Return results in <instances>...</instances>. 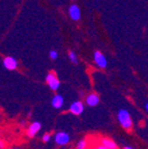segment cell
Wrapping results in <instances>:
<instances>
[{"label": "cell", "instance_id": "cell-21", "mask_svg": "<svg viewBox=\"0 0 148 149\" xmlns=\"http://www.w3.org/2000/svg\"><path fill=\"white\" fill-rule=\"evenodd\" d=\"M15 149H19V148H15Z\"/></svg>", "mask_w": 148, "mask_h": 149}, {"label": "cell", "instance_id": "cell-11", "mask_svg": "<svg viewBox=\"0 0 148 149\" xmlns=\"http://www.w3.org/2000/svg\"><path fill=\"white\" fill-rule=\"evenodd\" d=\"M51 104H52V106H53V108H55V109H61L63 104H64L63 96L60 95V94H56V95L52 98Z\"/></svg>", "mask_w": 148, "mask_h": 149}, {"label": "cell", "instance_id": "cell-9", "mask_svg": "<svg viewBox=\"0 0 148 149\" xmlns=\"http://www.w3.org/2000/svg\"><path fill=\"white\" fill-rule=\"evenodd\" d=\"M98 142L102 145H104L105 147H107L108 149H118L117 144H116L112 139H110V138H106V137L100 138V139H98Z\"/></svg>", "mask_w": 148, "mask_h": 149}, {"label": "cell", "instance_id": "cell-1", "mask_svg": "<svg viewBox=\"0 0 148 149\" xmlns=\"http://www.w3.org/2000/svg\"><path fill=\"white\" fill-rule=\"evenodd\" d=\"M117 120L125 130H131L133 127V121L130 113L125 109H120L117 113Z\"/></svg>", "mask_w": 148, "mask_h": 149}, {"label": "cell", "instance_id": "cell-2", "mask_svg": "<svg viewBox=\"0 0 148 149\" xmlns=\"http://www.w3.org/2000/svg\"><path fill=\"white\" fill-rule=\"evenodd\" d=\"M46 82L48 83L49 87L54 91H56L60 87V82L57 79V77H56V74H54V72H50V74H47Z\"/></svg>", "mask_w": 148, "mask_h": 149}, {"label": "cell", "instance_id": "cell-17", "mask_svg": "<svg viewBox=\"0 0 148 149\" xmlns=\"http://www.w3.org/2000/svg\"><path fill=\"white\" fill-rule=\"evenodd\" d=\"M5 148V142L2 141V140H0V149H4Z\"/></svg>", "mask_w": 148, "mask_h": 149}, {"label": "cell", "instance_id": "cell-18", "mask_svg": "<svg viewBox=\"0 0 148 149\" xmlns=\"http://www.w3.org/2000/svg\"><path fill=\"white\" fill-rule=\"evenodd\" d=\"M144 108H145V111H148V104L146 102L145 106H144Z\"/></svg>", "mask_w": 148, "mask_h": 149}, {"label": "cell", "instance_id": "cell-13", "mask_svg": "<svg viewBox=\"0 0 148 149\" xmlns=\"http://www.w3.org/2000/svg\"><path fill=\"white\" fill-rule=\"evenodd\" d=\"M68 57H70V59L72 60L73 63H78V58H77V55L75 54V52L73 51L68 52Z\"/></svg>", "mask_w": 148, "mask_h": 149}, {"label": "cell", "instance_id": "cell-10", "mask_svg": "<svg viewBox=\"0 0 148 149\" xmlns=\"http://www.w3.org/2000/svg\"><path fill=\"white\" fill-rule=\"evenodd\" d=\"M68 13H70L71 18H72L73 20H75V21H78L79 19H80V17H81L80 8H79V6L76 4L71 5L70 8H68Z\"/></svg>", "mask_w": 148, "mask_h": 149}, {"label": "cell", "instance_id": "cell-5", "mask_svg": "<svg viewBox=\"0 0 148 149\" xmlns=\"http://www.w3.org/2000/svg\"><path fill=\"white\" fill-rule=\"evenodd\" d=\"M83 111H84V105L82 102L77 100V102H74L72 105L70 106V112L72 113V114L77 115V116L82 114Z\"/></svg>", "mask_w": 148, "mask_h": 149}, {"label": "cell", "instance_id": "cell-3", "mask_svg": "<svg viewBox=\"0 0 148 149\" xmlns=\"http://www.w3.org/2000/svg\"><path fill=\"white\" fill-rule=\"evenodd\" d=\"M54 140H55V143L57 145H59V146H64V145H66L67 143L70 142V136H68V134L64 133V132H59V133H57L55 135V138H54Z\"/></svg>", "mask_w": 148, "mask_h": 149}, {"label": "cell", "instance_id": "cell-14", "mask_svg": "<svg viewBox=\"0 0 148 149\" xmlns=\"http://www.w3.org/2000/svg\"><path fill=\"white\" fill-rule=\"evenodd\" d=\"M92 149H108V148H107V147H105L104 145H102L100 142H95L94 144H93Z\"/></svg>", "mask_w": 148, "mask_h": 149}, {"label": "cell", "instance_id": "cell-8", "mask_svg": "<svg viewBox=\"0 0 148 149\" xmlns=\"http://www.w3.org/2000/svg\"><path fill=\"white\" fill-rule=\"evenodd\" d=\"M85 102L86 105L89 106V107H95L100 102V96L97 95L96 93H90L86 96Z\"/></svg>", "mask_w": 148, "mask_h": 149}, {"label": "cell", "instance_id": "cell-6", "mask_svg": "<svg viewBox=\"0 0 148 149\" xmlns=\"http://www.w3.org/2000/svg\"><path fill=\"white\" fill-rule=\"evenodd\" d=\"M3 65H4V68H6V70H15L17 68V66H18V62H17V60L14 57L8 56V57H5V58L3 59Z\"/></svg>", "mask_w": 148, "mask_h": 149}, {"label": "cell", "instance_id": "cell-19", "mask_svg": "<svg viewBox=\"0 0 148 149\" xmlns=\"http://www.w3.org/2000/svg\"><path fill=\"white\" fill-rule=\"evenodd\" d=\"M123 149H134L133 147H130V146H126V147H124Z\"/></svg>", "mask_w": 148, "mask_h": 149}, {"label": "cell", "instance_id": "cell-16", "mask_svg": "<svg viewBox=\"0 0 148 149\" xmlns=\"http://www.w3.org/2000/svg\"><path fill=\"white\" fill-rule=\"evenodd\" d=\"M50 139H51V135H50V134H45V135L43 136V141H44L45 143L49 142Z\"/></svg>", "mask_w": 148, "mask_h": 149}, {"label": "cell", "instance_id": "cell-15", "mask_svg": "<svg viewBox=\"0 0 148 149\" xmlns=\"http://www.w3.org/2000/svg\"><path fill=\"white\" fill-rule=\"evenodd\" d=\"M50 57H51L52 60H55V59H57V57H58V53L55 51V50H52V51H50Z\"/></svg>", "mask_w": 148, "mask_h": 149}, {"label": "cell", "instance_id": "cell-7", "mask_svg": "<svg viewBox=\"0 0 148 149\" xmlns=\"http://www.w3.org/2000/svg\"><path fill=\"white\" fill-rule=\"evenodd\" d=\"M40 127H42V124L39 123V122H37V121L32 122V123L29 125V127H28V130H27V136L29 138H33L39 132Z\"/></svg>", "mask_w": 148, "mask_h": 149}, {"label": "cell", "instance_id": "cell-4", "mask_svg": "<svg viewBox=\"0 0 148 149\" xmlns=\"http://www.w3.org/2000/svg\"><path fill=\"white\" fill-rule=\"evenodd\" d=\"M93 58L96 63L97 66H100L101 68H105L107 66V59L105 57L104 54H102L100 51H95L93 54Z\"/></svg>", "mask_w": 148, "mask_h": 149}, {"label": "cell", "instance_id": "cell-12", "mask_svg": "<svg viewBox=\"0 0 148 149\" xmlns=\"http://www.w3.org/2000/svg\"><path fill=\"white\" fill-rule=\"evenodd\" d=\"M88 145H89V143H88L87 139H82L77 144L76 149H88Z\"/></svg>", "mask_w": 148, "mask_h": 149}, {"label": "cell", "instance_id": "cell-20", "mask_svg": "<svg viewBox=\"0 0 148 149\" xmlns=\"http://www.w3.org/2000/svg\"><path fill=\"white\" fill-rule=\"evenodd\" d=\"M21 124H22V125H25V124H26V121H22V122H21Z\"/></svg>", "mask_w": 148, "mask_h": 149}]
</instances>
